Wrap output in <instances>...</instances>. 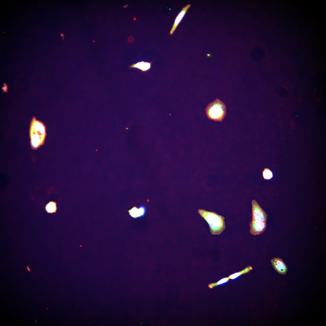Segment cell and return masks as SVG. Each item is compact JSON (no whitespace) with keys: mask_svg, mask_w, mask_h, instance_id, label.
<instances>
[{"mask_svg":"<svg viewBox=\"0 0 326 326\" xmlns=\"http://www.w3.org/2000/svg\"><path fill=\"white\" fill-rule=\"evenodd\" d=\"M267 222L252 219L249 224L250 232L252 235H257L262 233L267 227Z\"/></svg>","mask_w":326,"mask_h":326,"instance_id":"5b68a950","label":"cell"},{"mask_svg":"<svg viewBox=\"0 0 326 326\" xmlns=\"http://www.w3.org/2000/svg\"><path fill=\"white\" fill-rule=\"evenodd\" d=\"M139 213L140 217L143 216L145 214V208L143 206H141L139 208Z\"/></svg>","mask_w":326,"mask_h":326,"instance_id":"5bb4252c","label":"cell"},{"mask_svg":"<svg viewBox=\"0 0 326 326\" xmlns=\"http://www.w3.org/2000/svg\"><path fill=\"white\" fill-rule=\"evenodd\" d=\"M271 262L273 268L279 274H286L288 268L282 259L274 257L271 260Z\"/></svg>","mask_w":326,"mask_h":326,"instance_id":"8992f818","label":"cell"},{"mask_svg":"<svg viewBox=\"0 0 326 326\" xmlns=\"http://www.w3.org/2000/svg\"><path fill=\"white\" fill-rule=\"evenodd\" d=\"M46 135V127L41 121L34 116L30 124L29 136L31 147L36 150L44 143Z\"/></svg>","mask_w":326,"mask_h":326,"instance_id":"6da1fadb","label":"cell"},{"mask_svg":"<svg viewBox=\"0 0 326 326\" xmlns=\"http://www.w3.org/2000/svg\"><path fill=\"white\" fill-rule=\"evenodd\" d=\"M130 216L133 218L140 217L139 211L138 208L136 206L133 207L131 209L128 210Z\"/></svg>","mask_w":326,"mask_h":326,"instance_id":"8fae6325","label":"cell"},{"mask_svg":"<svg viewBox=\"0 0 326 326\" xmlns=\"http://www.w3.org/2000/svg\"><path fill=\"white\" fill-rule=\"evenodd\" d=\"M252 268H253L251 266H248L242 270L238 272L233 273L229 276L228 277L230 279H235L242 274L249 272L252 269Z\"/></svg>","mask_w":326,"mask_h":326,"instance_id":"9c48e42d","label":"cell"},{"mask_svg":"<svg viewBox=\"0 0 326 326\" xmlns=\"http://www.w3.org/2000/svg\"><path fill=\"white\" fill-rule=\"evenodd\" d=\"M45 209L48 213H56L57 210L56 203L53 201H50L46 205Z\"/></svg>","mask_w":326,"mask_h":326,"instance_id":"30bf717a","label":"cell"},{"mask_svg":"<svg viewBox=\"0 0 326 326\" xmlns=\"http://www.w3.org/2000/svg\"><path fill=\"white\" fill-rule=\"evenodd\" d=\"M264 178L266 180H269L272 178L273 174L269 168H265L263 172Z\"/></svg>","mask_w":326,"mask_h":326,"instance_id":"4fadbf2b","label":"cell"},{"mask_svg":"<svg viewBox=\"0 0 326 326\" xmlns=\"http://www.w3.org/2000/svg\"><path fill=\"white\" fill-rule=\"evenodd\" d=\"M190 6L191 5L190 4H189L182 8L181 10L179 13L175 20L174 23L169 33V34L170 35L173 34L179 23L181 21L185 14L186 13Z\"/></svg>","mask_w":326,"mask_h":326,"instance_id":"52a82bcc","label":"cell"},{"mask_svg":"<svg viewBox=\"0 0 326 326\" xmlns=\"http://www.w3.org/2000/svg\"><path fill=\"white\" fill-rule=\"evenodd\" d=\"M230 279L229 277H226L222 279L216 283H210L208 285V287L211 289L218 285L223 284L227 282Z\"/></svg>","mask_w":326,"mask_h":326,"instance_id":"7c38bea8","label":"cell"},{"mask_svg":"<svg viewBox=\"0 0 326 326\" xmlns=\"http://www.w3.org/2000/svg\"><path fill=\"white\" fill-rule=\"evenodd\" d=\"M198 213L208 224L212 234L219 235L225 229L226 225L223 216L203 209H199Z\"/></svg>","mask_w":326,"mask_h":326,"instance_id":"7a4b0ae2","label":"cell"},{"mask_svg":"<svg viewBox=\"0 0 326 326\" xmlns=\"http://www.w3.org/2000/svg\"><path fill=\"white\" fill-rule=\"evenodd\" d=\"M152 63V62H148L142 61L136 63H133L128 66V67H129V69L131 68H137L142 72H145L150 69Z\"/></svg>","mask_w":326,"mask_h":326,"instance_id":"ba28073f","label":"cell"},{"mask_svg":"<svg viewBox=\"0 0 326 326\" xmlns=\"http://www.w3.org/2000/svg\"><path fill=\"white\" fill-rule=\"evenodd\" d=\"M205 110L208 118L216 121H222L226 115L227 109L225 105L222 101L218 99L209 103Z\"/></svg>","mask_w":326,"mask_h":326,"instance_id":"3957f363","label":"cell"},{"mask_svg":"<svg viewBox=\"0 0 326 326\" xmlns=\"http://www.w3.org/2000/svg\"><path fill=\"white\" fill-rule=\"evenodd\" d=\"M252 219L267 222V215L255 200L252 201Z\"/></svg>","mask_w":326,"mask_h":326,"instance_id":"277c9868","label":"cell"}]
</instances>
